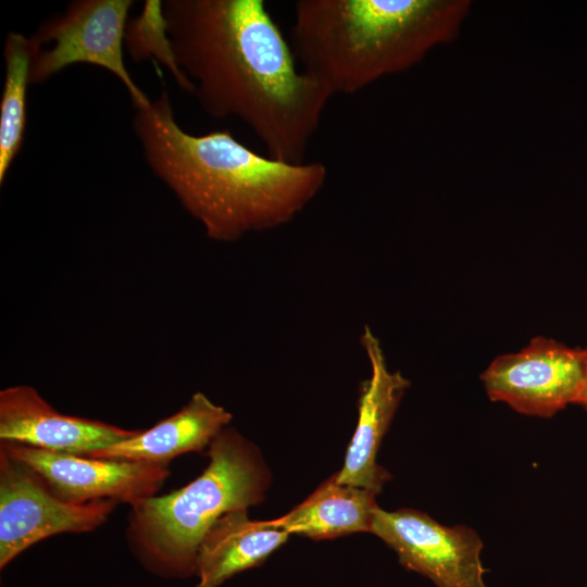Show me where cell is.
Listing matches in <instances>:
<instances>
[{
  "label": "cell",
  "instance_id": "2e32d148",
  "mask_svg": "<svg viewBox=\"0 0 587 587\" xmlns=\"http://www.w3.org/2000/svg\"><path fill=\"white\" fill-rule=\"evenodd\" d=\"M124 47L133 61L154 60L164 65L183 91L193 93L192 83L182 72L175 59L163 1H145L139 15L127 22Z\"/></svg>",
  "mask_w": 587,
  "mask_h": 587
},
{
  "label": "cell",
  "instance_id": "4fadbf2b",
  "mask_svg": "<svg viewBox=\"0 0 587 587\" xmlns=\"http://www.w3.org/2000/svg\"><path fill=\"white\" fill-rule=\"evenodd\" d=\"M248 509L221 516L203 537L197 557L196 587H220L234 575L261 565L289 533L267 521H251Z\"/></svg>",
  "mask_w": 587,
  "mask_h": 587
},
{
  "label": "cell",
  "instance_id": "5b68a950",
  "mask_svg": "<svg viewBox=\"0 0 587 587\" xmlns=\"http://www.w3.org/2000/svg\"><path fill=\"white\" fill-rule=\"evenodd\" d=\"M132 0H77L40 24L30 37L34 51L30 84L45 83L65 67L87 63L102 67L127 89L135 109L151 100L137 86L124 62V37Z\"/></svg>",
  "mask_w": 587,
  "mask_h": 587
},
{
  "label": "cell",
  "instance_id": "5bb4252c",
  "mask_svg": "<svg viewBox=\"0 0 587 587\" xmlns=\"http://www.w3.org/2000/svg\"><path fill=\"white\" fill-rule=\"evenodd\" d=\"M376 495L365 488L339 484L333 475L290 512L267 522L289 534L312 539L371 532L379 508Z\"/></svg>",
  "mask_w": 587,
  "mask_h": 587
},
{
  "label": "cell",
  "instance_id": "3957f363",
  "mask_svg": "<svg viewBox=\"0 0 587 587\" xmlns=\"http://www.w3.org/2000/svg\"><path fill=\"white\" fill-rule=\"evenodd\" d=\"M448 16L436 0H300L290 45L332 97L352 95L417 62L445 37Z\"/></svg>",
  "mask_w": 587,
  "mask_h": 587
},
{
  "label": "cell",
  "instance_id": "7c38bea8",
  "mask_svg": "<svg viewBox=\"0 0 587 587\" xmlns=\"http://www.w3.org/2000/svg\"><path fill=\"white\" fill-rule=\"evenodd\" d=\"M232 413L212 402L204 394L196 392L173 415L135 436L85 457L147 463H167L177 455L199 452L228 426Z\"/></svg>",
  "mask_w": 587,
  "mask_h": 587
},
{
  "label": "cell",
  "instance_id": "30bf717a",
  "mask_svg": "<svg viewBox=\"0 0 587 587\" xmlns=\"http://www.w3.org/2000/svg\"><path fill=\"white\" fill-rule=\"evenodd\" d=\"M138 432L62 414L28 385H15L0 391L1 441L86 455L128 439Z\"/></svg>",
  "mask_w": 587,
  "mask_h": 587
},
{
  "label": "cell",
  "instance_id": "e0dca14e",
  "mask_svg": "<svg viewBox=\"0 0 587 587\" xmlns=\"http://www.w3.org/2000/svg\"><path fill=\"white\" fill-rule=\"evenodd\" d=\"M574 404L582 405L583 408L587 409V349L585 351V373L582 386L579 388V391L575 398Z\"/></svg>",
  "mask_w": 587,
  "mask_h": 587
},
{
  "label": "cell",
  "instance_id": "52a82bcc",
  "mask_svg": "<svg viewBox=\"0 0 587 587\" xmlns=\"http://www.w3.org/2000/svg\"><path fill=\"white\" fill-rule=\"evenodd\" d=\"M585 351L537 336L521 351L497 357L480 379L491 401L550 417L574 403L584 378Z\"/></svg>",
  "mask_w": 587,
  "mask_h": 587
},
{
  "label": "cell",
  "instance_id": "8fae6325",
  "mask_svg": "<svg viewBox=\"0 0 587 587\" xmlns=\"http://www.w3.org/2000/svg\"><path fill=\"white\" fill-rule=\"evenodd\" d=\"M360 341L372 374L361 384L357 427L335 477L339 484L379 494L390 474L377 464V451L410 382L400 372L389 371L380 341L369 326Z\"/></svg>",
  "mask_w": 587,
  "mask_h": 587
},
{
  "label": "cell",
  "instance_id": "277c9868",
  "mask_svg": "<svg viewBox=\"0 0 587 587\" xmlns=\"http://www.w3.org/2000/svg\"><path fill=\"white\" fill-rule=\"evenodd\" d=\"M209 464L189 484L133 503L127 541L143 566L166 577L196 573L201 541L224 514L263 499L265 466L253 447L227 426L209 446Z\"/></svg>",
  "mask_w": 587,
  "mask_h": 587
},
{
  "label": "cell",
  "instance_id": "6da1fadb",
  "mask_svg": "<svg viewBox=\"0 0 587 587\" xmlns=\"http://www.w3.org/2000/svg\"><path fill=\"white\" fill-rule=\"evenodd\" d=\"M176 62L214 118L236 117L266 155L300 164L332 96L297 67L262 0H164Z\"/></svg>",
  "mask_w": 587,
  "mask_h": 587
},
{
  "label": "cell",
  "instance_id": "ba28073f",
  "mask_svg": "<svg viewBox=\"0 0 587 587\" xmlns=\"http://www.w3.org/2000/svg\"><path fill=\"white\" fill-rule=\"evenodd\" d=\"M371 533L396 551L404 567L437 587H486L483 541L472 528L444 526L412 509L388 512L378 508Z\"/></svg>",
  "mask_w": 587,
  "mask_h": 587
},
{
  "label": "cell",
  "instance_id": "7a4b0ae2",
  "mask_svg": "<svg viewBox=\"0 0 587 587\" xmlns=\"http://www.w3.org/2000/svg\"><path fill=\"white\" fill-rule=\"evenodd\" d=\"M135 110L134 133L150 170L213 240L234 241L290 222L326 180L321 162L261 155L228 130L185 132L166 90Z\"/></svg>",
  "mask_w": 587,
  "mask_h": 587
},
{
  "label": "cell",
  "instance_id": "9a60e30c",
  "mask_svg": "<svg viewBox=\"0 0 587 587\" xmlns=\"http://www.w3.org/2000/svg\"><path fill=\"white\" fill-rule=\"evenodd\" d=\"M34 42L11 32L4 41V82L0 101V184L21 151L26 126V93L30 84Z\"/></svg>",
  "mask_w": 587,
  "mask_h": 587
},
{
  "label": "cell",
  "instance_id": "8992f818",
  "mask_svg": "<svg viewBox=\"0 0 587 587\" xmlns=\"http://www.w3.org/2000/svg\"><path fill=\"white\" fill-rule=\"evenodd\" d=\"M116 504L64 501L33 470L0 449V567L53 535L95 530Z\"/></svg>",
  "mask_w": 587,
  "mask_h": 587
},
{
  "label": "cell",
  "instance_id": "9c48e42d",
  "mask_svg": "<svg viewBox=\"0 0 587 587\" xmlns=\"http://www.w3.org/2000/svg\"><path fill=\"white\" fill-rule=\"evenodd\" d=\"M0 449L33 470L60 499L72 503H133L155 496L171 475L167 463L95 459L1 441Z\"/></svg>",
  "mask_w": 587,
  "mask_h": 587
}]
</instances>
